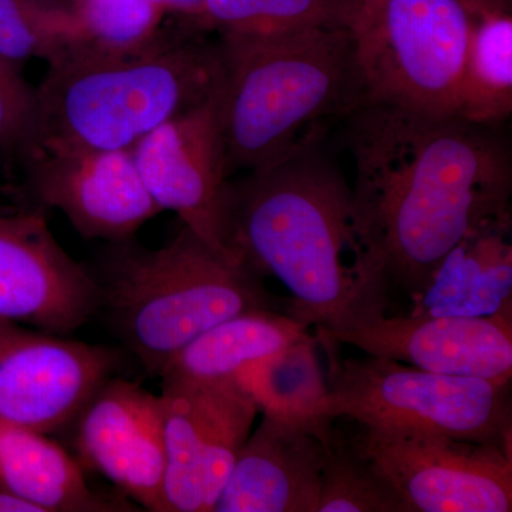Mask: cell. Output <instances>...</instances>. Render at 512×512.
<instances>
[{"mask_svg": "<svg viewBox=\"0 0 512 512\" xmlns=\"http://www.w3.org/2000/svg\"><path fill=\"white\" fill-rule=\"evenodd\" d=\"M355 444L410 512L512 511L508 448L366 427Z\"/></svg>", "mask_w": 512, "mask_h": 512, "instance_id": "ba28073f", "label": "cell"}, {"mask_svg": "<svg viewBox=\"0 0 512 512\" xmlns=\"http://www.w3.org/2000/svg\"><path fill=\"white\" fill-rule=\"evenodd\" d=\"M218 110L229 175L264 170L318 144L367 103L349 28L222 35Z\"/></svg>", "mask_w": 512, "mask_h": 512, "instance_id": "3957f363", "label": "cell"}, {"mask_svg": "<svg viewBox=\"0 0 512 512\" xmlns=\"http://www.w3.org/2000/svg\"><path fill=\"white\" fill-rule=\"evenodd\" d=\"M328 419L264 414L232 467L214 512H316Z\"/></svg>", "mask_w": 512, "mask_h": 512, "instance_id": "9a60e30c", "label": "cell"}, {"mask_svg": "<svg viewBox=\"0 0 512 512\" xmlns=\"http://www.w3.org/2000/svg\"><path fill=\"white\" fill-rule=\"evenodd\" d=\"M148 2L163 10L165 15L173 13L180 16L184 20V26H188L200 15L205 0H148Z\"/></svg>", "mask_w": 512, "mask_h": 512, "instance_id": "4316f807", "label": "cell"}, {"mask_svg": "<svg viewBox=\"0 0 512 512\" xmlns=\"http://www.w3.org/2000/svg\"><path fill=\"white\" fill-rule=\"evenodd\" d=\"M120 363L107 346L0 319V423L47 436L66 429Z\"/></svg>", "mask_w": 512, "mask_h": 512, "instance_id": "9c48e42d", "label": "cell"}, {"mask_svg": "<svg viewBox=\"0 0 512 512\" xmlns=\"http://www.w3.org/2000/svg\"><path fill=\"white\" fill-rule=\"evenodd\" d=\"M326 458L316 512H410L392 485L333 426L325 437Z\"/></svg>", "mask_w": 512, "mask_h": 512, "instance_id": "603a6c76", "label": "cell"}, {"mask_svg": "<svg viewBox=\"0 0 512 512\" xmlns=\"http://www.w3.org/2000/svg\"><path fill=\"white\" fill-rule=\"evenodd\" d=\"M36 87L23 79L19 64L0 56V157L25 163L35 146Z\"/></svg>", "mask_w": 512, "mask_h": 512, "instance_id": "484cf974", "label": "cell"}, {"mask_svg": "<svg viewBox=\"0 0 512 512\" xmlns=\"http://www.w3.org/2000/svg\"><path fill=\"white\" fill-rule=\"evenodd\" d=\"M471 16L457 116L501 126L512 111L510 0H466Z\"/></svg>", "mask_w": 512, "mask_h": 512, "instance_id": "d6986e66", "label": "cell"}, {"mask_svg": "<svg viewBox=\"0 0 512 512\" xmlns=\"http://www.w3.org/2000/svg\"><path fill=\"white\" fill-rule=\"evenodd\" d=\"M511 215L461 241L412 301L414 315L491 316L512 306Z\"/></svg>", "mask_w": 512, "mask_h": 512, "instance_id": "2e32d148", "label": "cell"}, {"mask_svg": "<svg viewBox=\"0 0 512 512\" xmlns=\"http://www.w3.org/2000/svg\"><path fill=\"white\" fill-rule=\"evenodd\" d=\"M291 315L261 309L232 316L185 346L161 372L163 383L210 384L235 379L245 367L306 338Z\"/></svg>", "mask_w": 512, "mask_h": 512, "instance_id": "ac0fdd59", "label": "cell"}, {"mask_svg": "<svg viewBox=\"0 0 512 512\" xmlns=\"http://www.w3.org/2000/svg\"><path fill=\"white\" fill-rule=\"evenodd\" d=\"M218 93L141 138L131 154L161 211L175 212L211 248L238 258L228 242L231 183Z\"/></svg>", "mask_w": 512, "mask_h": 512, "instance_id": "30bf717a", "label": "cell"}, {"mask_svg": "<svg viewBox=\"0 0 512 512\" xmlns=\"http://www.w3.org/2000/svg\"><path fill=\"white\" fill-rule=\"evenodd\" d=\"M235 379L259 412L286 419H312L313 409L328 390L316 338L309 335L245 367Z\"/></svg>", "mask_w": 512, "mask_h": 512, "instance_id": "7402d4cb", "label": "cell"}, {"mask_svg": "<svg viewBox=\"0 0 512 512\" xmlns=\"http://www.w3.org/2000/svg\"><path fill=\"white\" fill-rule=\"evenodd\" d=\"M80 464L117 485L140 508L165 512L160 396L111 377L73 421Z\"/></svg>", "mask_w": 512, "mask_h": 512, "instance_id": "5bb4252c", "label": "cell"}, {"mask_svg": "<svg viewBox=\"0 0 512 512\" xmlns=\"http://www.w3.org/2000/svg\"><path fill=\"white\" fill-rule=\"evenodd\" d=\"M228 242L291 292L289 315L306 328L345 332L387 313L352 185L319 143L229 185Z\"/></svg>", "mask_w": 512, "mask_h": 512, "instance_id": "7a4b0ae2", "label": "cell"}, {"mask_svg": "<svg viewBox=\"0 0 512 512\" xmlns=\"http://www.w3.org/2000/svg\"><path fill=\"white\" fill-rule=\"evenodd\" d=\"M0 163H2V157H0Z\"/></svg>", "mask_w": 512, "mask_h": 512, "instance_id": "f1b7e54d", "label": "cell"}, {"mask_svg": "<svg viewBox=\"0 0 512 512\" xmlns=\"http://www.w3.org/2000/svg\"><path fill=\"white\" fill-rule=\"evenodd\" d=\"M187 29L131 55L72 45L36 87L35 151L131 150L221 86L218 45ZM30 153V154H32Z\"/></svg>", "mask_w": 512, "mask_h": 512, "instance_id": "277c9868", "label": "cell"}, {"mask_svg": "<svg viewBox=\"0 0 512 512\" xmlns=\"http://www.w3.org/2000/svg\"><path fill=\"white\" fill-rule=\"evenodd\" d=\"M353 0H205L185 28L222 35L272 36L348 28Z\"/></svg>", "mask_w": 512, "mask_h": 512, "instance_id": "44dd1931", "label": "cell"}, {"mask_svg": "<svg viewBox=\"0 0 512 512\" xmlns=\"http://www.w3.org/2000/svg\"><path fill=\"white\" fill-rule=\"evenodd\" d=\"M100 285L104 312L150 375L192 340L232 316L274 311L275 298L241 259L211 248L183 227L158 249L113 244Z\"/></svg>", "mask_w": 512, "mask_h": 512, "instance_id": "5b68a950", "label": "cell"}, {"mask_svg": "<svg viewBox=\"0 0 512 512\" xmlns=\"http://www.w3.org/2000/svg\"><path fill=\"white\" fill-rule=\"evenodd\" d=\"M463 117L365 103L346 119L357 220L377 285L419 298L454 248L511 215L512 153Z\"/></svg>", "mask_w": 512, "mask_h": 512, "instance_id": "6da1fadb", "label": "cell"}, {"mask_svg": "<svg viewBox=\"0 0 512 512\" xmlns=\"http://www.w3.org/2000/svg\"><path fill=\"white\" fill-rule=\"evenodd\" d=\"M316 338L439 375L488 380L512 376V306L491 316L384 313L345 332L316 330Z\"/></svg>", "mask_w": 512, "mask_h": 512, "instance_id": "4fadbf2b", "label": "cell"}, {"mask_svg": "<svg viewBox=\"0 0 512 512\" xmlns=\"http://www.w3.org/2000/svg\"><path fill=\"white\" fill-rule=\"evenodd\" d=\"M79 29V45L131 55L163 39L165 13L148 0H67Z\"/></svg>", "mask_w": 512, "mask_h": 512, "instance_id": "cb8c5ba5", "label": "cell"}, {"mask_svg": "<svg viewBox=\"0 0 512 512\" xmlns=\"http://www.w3.org/2000/svg\"><path fill=\"white\" fill-rule=\"evenodd\" d=\"M348 28L367 103L457 114L471 30L466 0H353Z\"/></svg>", "mask_w": 512, "mask_h": 512, "instance_id": "52a82bcc", "label": "cell"}, {"mask_svg": "<svg viewBox=\"0 0 512 512\" xmlns=\"http://www.w3.org/2000/svg\"><path fill=\"white\" fill-rule=\"evenodd\" d=\"M0 488L39 512L138 511L87 484L83 466L47 434L0 423Z\"/></svg>", "mask_w": 512, "mask_h": 512, "instance_id": "e0dca14e", "label": "cell"}, {"mask_svg": "<svg viewBox=\"0 0 512 512\" xmlns=\"http://www.w3.org/2000/svg\"><path fill=\"white\" fill-rule=\"evenodd\" d=\"M316 340L328 353L329 373L312 419L346 417L366 429L440 434L511 450V379L439 375L369 355L343 359L338 343Z\"/></svg>", "mask_w": 512, "mask_h": 512, "instance_id": "8992f818", "label": "cell"}, {"mask_svg": "<svg viewBox=\"0 0 512 512\" xmlns=\"http://www.w3.org/2000/svg\"><path fill=\"white\" fill-rule=\"evenodd\" d=\"M23 164L33 200L62 211L83 238L130 241L163 212L131 150L35 151Z\"/></svg>", "mask_w": 512, "mask_h": 512, "instance_id": "7c38bea8", "label": "cell"}, {"mask_svg": "<svg viewBox=\"0 0 512 512\" xmlns=\"http://www.w3.org/2000/svg\"><path fill=\"white\" fill-rule=\"evenodd\" d=\"M0 512H39L32 504L0 488Z\"/></svg>", "mask_w": 512, "mask_h": 512, "instance_id": "83f0119b", "label": "cell"}, {"mask_svg": "<svg viewBox=\"0 0 512 512\" xmlns=\"http://www.w3.org/2000/svg\"><path fill=\"white\" fill-rule=\"evenodd\" d=\"M76 43L79 29L67 6L46 0H0V56L9 62H50Z\"/></svg>", "mask_w": 512, "mask_h": 512, "instance_id": "d4e9b609", "label": "cell"}, {"mask_svg": "<svg viewBox=\"0 0 512 512\" xmlns=\"http://www.w3.org/2000/svg\"><path fill=\"white\" fill-rule=\"evenodd\" d=\"M99 312L97 275L64 251L42 208L0 215V319L69 336Z\"/></svg>", "mask_w": 512, "mask_h": 512, "instance_id": "8fae6325", "label": "cell"}, {"mask_svg": "<svg viewBox=\"0 0 512 512\" xmlns=\"http://www.w3.org/2000/svg\"><path fill=\"white\" fill-rule=\"evenodd\" d=\"M165 512H204V403L198 384L163 383Z\"/></svg>", "mask_w": 512, "mask_h": 512, "instance_id": "ffe728a7", "label": "cell"}]
</instances>
